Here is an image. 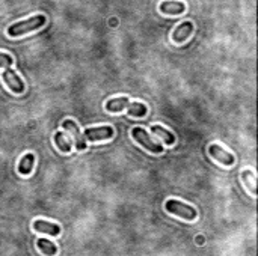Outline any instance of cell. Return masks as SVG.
<instances>
[{
  "label": "cell",
  "instance_id": "6da1fadb",
  "mask_svg": "<svg viewBox=\"0 0 258 256\" xmlns=\"http://www.w3.org/2000/svg\"><path fill=\"white\" fill-rule=\"evenodd\" d=\"M45 17L44 15H35L32 17L29 20H24V21H20V23H15L12 24L9 29H8V35L11 38H15V37H22L27 32H32V30H37L40 27H43L45 24Z\"/></svg>",
  "mask_w": 258,
  "mask_h": 256
},
{
  "label": "cell",
  "instance_id": "7a4b0ae2",
  "mask_svg": "<svg viewBox=\"0 0 258 256\" xmlns=\"http://www.w3.org/2000/svg\"><path fill=\"white\" fill-rule=\"evenodd\" d=\"M165 208H166L168 213L174 214V216H178L181 218H186V220L196 218V210L194 207H191V205H186L184 202L175 200V199H168Z\"/></svg>",
  "mask_w": 258,
  "mask_h": 256
},
{
  "label": "cell",
  "instance_id": "3957f363",
  "mask_svg": "<svg viewBox=\"0 0 258 256\" xmlns=\"http://www.w3.org/2000/svg\"><path fill=\"white\" fill-rule=\"evenodd\" d=\"M131 136H133V139L142 145L145 149H148L150 152L152 154H162L163 152V146L160 143H156L151 138H150V134L144 130V128H139V127H134L131 130Z\"/></svg>",
  "mask_w": 258,
  "mask_h": 256
},
{
  "label": "cell",
  "instance_id": "277c9868",
  "mask_svg": "<svg viewBox=\"0 0 258 256\" xmlns=\"http://www.w3.org/2000/svg\"><path fill=\"white\" fill-rule=\"evenodd\" d=\"M85 139L89 142H97V140H108L113 136V128L109 125H103V127H92V128H86L85 133Z\"/></svg>",
  "mask_w": 258,
  "mask_h": 256
},
{
  "label": "cell",
  "instance_id": "5b68a950",
  "mask_svg": "<svg viewBox=\"0 0 258 256\" xmlns=\"http://www.w3.org/2000/svg\"><path fill=\"white\" fill-rule=\"evenodd\" d=\"M3 80L5 83L9 86V89L14 94H22L24 92V83L23 80L17 76V73L12 70V68H5V73H3Z\"/></svg>",
  "mask_w": 258,
  "mask_h": 256
},
{
  "label": "cell",
  "instance_id": "8992f818",
  "mask_svg": "<svg viewBox=\"0 0 258 256\" xmlns=\"http://www.w3.org/2000/svg\"><path fill=\"white\" fill-rule=\"evenodd\" d=\"M62 127H64L66 131H70V133L73 134V138H74V143H76V148H77L79 151H83V149L86 148V139H85L83 133L80 131L79 125H77L74 121H71V119H66V121L62 124Z\"/></svg>",
  "mask_w": 258,
  "mask_h": 256
},
{
  "label": "cell",
  "instance_id": "52a82bcc",
  "mask_svg": "<svg viewBox=\"0 0 258 256\" xmlns=\"http://www.w3.org/2000/svg\"><path fill=\"white\" fill-rule=\"evenodd\" d=\"M209 152H210V156L215 160H217L222 164H225V166L234 164V156H233V154L228 152V151H225V149H223L222 146H219V145H210Z\"/></svg>",
  "mask_w": 258,
  "mask_h": 256
},
{
  "label": "cell",
  "instance_id": "ba28073f",
  "mask_svg": "<svg viewBox=\"0 0 258 256\" xmlns=\"http://www.w3.org/2000/svg\"><path fill=\"white\" fill-rule=\"evenodd\" d=\"M33 229L41 232V234H48L51 236H56L61 234V228L56 223H51V221H45V220H35L33 221Z\"/></svg>",
  "mask_w": 258,
  "mask_h": 256
},
{
  "label": "cell",
  "instance_id": "9c48e42d",
  "mask_svg": "<svg viewBox=\"0 0 258 256\" xmlns=\"http://www.w3.org/2000/svg\"><path fill=\"white\" fill-rule=\"evenodd\" d=\"M192 32H194V24L191 21H184L178 27H175L174 33H172V39H174V42L180 44V42L186 41L189 37H191Z\"/></svg>",
  "mask_w": 258,
  "mask_h": 256
},
{
  "label": "cell",
  "instance_id": "30bf717a",
  "mask_svg": "<svg viewBox=\"0 0 258 256\" xmlns=\"http://www.w3.org/2000/svg\"><path fill=\"white\" fill-rule=\"evenodd\" d=\"M159 8H160L162 12H165V14H172V15L181 14V12H184V9H186L184 3H181V2H169V0H166V2H162Z\"/></svg>",
  "mask_w": 258,
  "mask_h": 256
},
{
  "label": "cell",
  "instance_id": "8fae6325",
  "mask_svg": "<svg viewBox=\"0 0 258 256\" xmlns=\"http://www.w3.org/2000/svg\"><path fill=\"white\" fill-rule=\"evenodd\" d=\"M129 98H126V97H121V98H113V99H109L108 102H106V110H109V112H121V110H124V109H127V106H129Z\"/></svg>",
  "mask_w": 258,
  "mask_h": 256
},
{
  "label": "cell",
  "instance_id": "7c38bea8",
  "mask_svg": "<svg viewBox=\"0 0 258 256\" xmlns=\"http://www.w3.org/2000/svg\"><path fill=\"white\" fill-rule=\"evenodd\" d=\"M33 163H35V156L33 154H26L19 163V172L22 175H29L33 169Z\"/></svg>",
  "mask_w": 258,
  "mask_h": 256
},
{
  "label": "cell",
  "instance_id": "4fadbf2b",
  "mask_svg": "<svg viewBox=\"0 0 258 256\" xmlns=\"http://www.w3.org/2000/svg\"><path fill=\"white\" fill-rule=\"evenodd\" d=\"M147 106L142 104V102H129L127 106V113L129 116H133V118H144L147 115Z\"/></svg>",
  "mask_w": 258,
  "mask_h": 256
},
{
  "label": "cell",
  "instance_id": "5bb4252c",
  "mask_svg": "<svg viewBox=\"0 0 258 256\" xmlns=\"http://www.w3.org/2000/svg\"><path fill=\"white\" fill-rule=\"evenodd\" d=\"M151 131H152L154 134H157L159 138L163 139L165 143H168V145H172V143L175 142V136L172 134L171 131H168L166 128L160 127V125H152V127H151Z\"/></svg>",
  "mask_w": 258,
  "mask_h": 256
},
{
  "label": "cell",
  "instance_id": "9a60e30c",
  "mask_svg": "<svg viewBox=\"0 0 258 256\" xmlns=\"http://www.w3.org/2000/svg\"><path fill=\"white\" fill-rule=\"evenodd\" d=\"M55 143L58 145V148L62 152H70L71 151V142H70V139H68L62 131H58L55 134Z\"/></svg>",
  "mask_w": 258,
  "mask_h": 256
},
{
  "label": "cell",
  "instance_id": "2e32d148",
  "mask_svg": "<svg viewBox=\"0 0 258 256\" xmlns=\"http://www.w3.org/2000/svg\"><path fill=\"white\" fill-rule=\"evenodd\" d=\"M38 247L47 256H55L58 253V247L51 243L50 240H45V238H40V240H38Z\"/></svg>",
  "mask_w": 258,
  "mask_h": 256
},
{
  "label": "cell",
  "instance_id": "e0dca14e",
  "mask_svg": "<svg viewBox=\"0 0 258 256\" xmlns=\"http://www.w3.org/2000/svg\"><path fill=\"white\" fill-rule=\"evenodd\" d=\"M242 179H243V182L246 184V187L249 189V192H251L252 195H257L255 177H254V174L251 172V170H243V172H242Z\"/></svg>",
  "mask_w": 258,
  "mask_h": 256
},
{
  "label": "cell",
  "instance_id": "ac0fdd59",
  "mask_svg": "<svg viewBox=\"0 0 258 256\" xmlns=\"http://www.w3.org/2000/svg\"><path fill=\"white\" fill-rule=\"evenodd\" d=\"M12 65V58L6 53H0V68H9Z\"/></svg>",
  "mask_w": 258,
  "mask_h": 256
}]
</instances>
